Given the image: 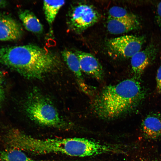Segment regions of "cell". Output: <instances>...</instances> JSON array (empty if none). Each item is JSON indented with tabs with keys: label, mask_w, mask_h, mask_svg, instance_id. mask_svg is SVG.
Masks as SVG:
<instances>
[{
	"label": "cell",
	"mask_w": 161,
	"mask_h": 161,
	"mask_svg": "<svg viewBox=\"0 0 161 161\" xmlns=\"http://www.w3.org/2000/svg\"><path fill=\"white\" fill-rule=\"evenodd\" d=\"M157 161V160H142V161Z\"/></svg>",
	"instance_id": "obj_21"
},
{
	"label": "cell",
	"mask_w": 161,
	"mask_h": 161,
	"mask_svg": "<svg viewBox=\"0 0 161 161\" xmlns=\"http://www.w3.org/2000/svg\"><path fill=\"white\" fill-rule=\"evenodd\" d=\"M19 24L8 15L0 13V41H11L19 39L22 31Z\"/></svg>",
	"instance_id": "obj_8"
},
{
	"label": "cell",
	"mask_w": 161,
	"mask_h": 161,
	"mask_svg": "<svg viewBox=\"0 0 161 161\" xmlns=\"http://www.w3.org/2000/svg\"><path fill=\"white\" fill-rule=\"evenodd\" d=\"M139 26L138 19L126 20L108 18L107 22L108 30L114 34L126 33L137 29Z\"/></svg>",
	"instance_id": "obj_11"
},
{
	"label": "cell",
	"mask_w": 161,
	"mask_h": 161,
	"mask_svg": "<svg viewBox=\"0 0 161 161\" xmlns=\"http://www.w3.org/2000/svg\"><path fill=\"white\" fill-rule=\"evenodd\" d=\"M146 95L139 79H127L104 88L94 100L93 110L101 118H116L135 110Z\"/></svg>",
	"instance_id": "obj_1"
},
{
	"label": "cell",
	"mask_w": 161,
	"mask_h": 161,
	"mask_svg": "<svg viewBox=\"0 0 161 161\" xmlns=\"http://www.w3.org/2000/svg\"><path fill=\"white\" fill-rule=\"evenodd\" d=\"M7 2L5 1L0 0V8H3L6 7Z\"/></svg>",
	"instance_id": "obj_18"
},
{
	"label": "cell",
	"mask_w": 161,
	"mask_h": 161,
	"mask_svg": "<svg viewBox=\"0 0 161 161\" xmlns=\"http://www.w3.org/2000/svg\"><path fill=\"white\" fill-rule=\"evenodd\" d=\"M108 18L117 19H138L135 15L128 12L123 8L118 6H114L111 7L108 11Z\"/></svg>",
	"instance_id": "obj_15"
},
{
	"label": "cell",
	"mask_w": 161,
	"mask_h": 161,
	"mask_svg": "<svg viewBox=\"0 0 161 161\" xmlns=\"http://www.w3.org/2000/svg\"><path fill=\"white\" fill-rule=\"evenodd\" d=\"M61 55L69 69L76 78L80 88L85 93H89L88 86L83 77L79 59L77 55L75 52L66 49L62 52Z\"/></svg>",
	"instance_id": "obj_10"
},
{
	"label": "cell",
	"mask_w": 161,
	"mask_h": 161,
	"mask_svg": "<svg viewBox=\"0 0 161 161\" xmlns=\"http://www.w3.org/2000/svg\"><path fill=\"white\" fill-rule=\"evenodd\" d=\"M141 129L144 135L148 138H161V114L152 112L147 115L142 121Z\"/></svg>",
	"instance_id": "obj_9"
},
{
	"label": "cell",
	"mask_w": 161,
	"mask_h": 161,
	"mask_svg": "<svg viewBox=\"0 0 161 161\" xmlns=\"http://www.w3.org/2000/svg\"><path fill=\"white\" fill-rule=\"evenodd\" d=\"M59 63L56 54L36 45L0 46V64L28 78L41 79Z\"/></svg>",
	"instance_id": "obj_2"
},
{
	"label": "cell",
	"mask_w": 161,
	"mask_h": 161,
	"mask_svg": "<svg viewBox=\"0 0 161 161\" xmlns=\"http://www.w3.org/2000/svg\"><path fill=\"white\" fill-rule=\"evenodd\" d=\"M156 80L157 91L159 93L161 94V66L157 70Z\"/></svg>",
	"instance_id": "obj_16"
},
{
	"label": "cell",
	"mask_w": 161,
	"mask_h": 161,
	"mask_svg": "<svg viewBox=\"0 0 161 161\" xmlns=\"http://www.w3.org/2000/svg\"><path fill=\"white\" fill-rule=\"evenodd\" d=\"M2 77L1 75L0 74V87L2 83Z\"/></svg>",
	"instance_id": "obj_20"
},
{
	"label": "cell",
	"mask_w": 161,
	"mask_h": 161,
	"mask_svg": "<svg viewBox=\"0 0 161 161\" xmlns=\"http://www.w3.org/2000/svg\"><path fill=\"white\" fill-rule=\"evenodd\" d=\"M65 3L64 0L44 1V15L47 22L49 24L54 21L59 10Z\"/></svg>",
	"instance_id": "obj_14"
},
{
	"label": "cell",
	"mask_w": 161,
	"mask_h": 161,
	"mask_svg": "<svg viewBox=\"0 0 161 161\" xmlns=\"http://www.w3.org/2000/svg\"><path fill=\"white\" fill-rule=\"evenodd\" d=\"M145 41L144 36L126 35L109 40L107 43V46L115 55L131 58L141 50Z\"/></svg>",
	"instance_id": "obj_5"
},
{
	"label": "cell",
	"mask_w": 161,
	"mask_h": 161,
	"mask_svg": "<svg viewBox=\"0 0 161 161\" xmlns=\"http://www.w3.org/2000/svg\"><path fill=\"white\" fill-rule=\"evenodd\" d=\"M157 53L156 47L151 43L131 58V69L135 78H139L145 69L154 61Z\"/></svg>",
	"instance_id": "obj_6"
},
{
	"label": "cell",
	"mask_w": 161,
	"mask_h": 161,
	"mask_svg": "<svg viewBox=\"0 0 161 161\" xmlns=\"http://www.w3.org/2000/svg\"><path fill=\"white\" fill-rule=\"evenodd\" d=\"M156 17L157 23L161 29V1L157 5Z\"/></svg>",
	"instance_id": "obj_17"
},
{
	"label": "cell",
	"mask_w": 161,
	"mask_h": 161,
	"mask_svg": "<svg viewBox=\"0 0 161 161\" xmlns=\"http://www.w3.org/2000/svg\"><path fill=\"white\" fill-rule=\"evenodd\" d=\"M4 94L3 90L0 87V103L3 99L4 95Z\"/></svg>",
	"instance_id": "obj_19"
},
{
	"label": "cell",
	"mask_w": 161,
	"mask_h": 161,
	"mask_svg": "<svg viewBox=\"0 0 161 161\" xmlns=\"http://www.w3.org/2000/svg\"><path fill=\"white\" fill-rule=\"evenodd\" d=\"M26 112L33 121L40 125L55 127L64 125L56 108L39 92H31L25 104Z\"/></svg>",
	"instance_id": "obj_3"
},
{
	"label": "cell",
	"mask_w": 161,
	"mask_h": 161,
	"mask_svg": "<svg viewBox=\"0 0 161 161\" xmlns=\"http://www.w3.org/2000/svg\"><path fill=\"white\" fill-rule=\"evenodd\" d=\"M0 161H47L37 160L28 157L20 150L9 148L0 151Z\"/></svg>",
	"instance_id": "obj_13"
},
{
	"label": "cell",
	"mask_w": 161,
	"mask_h": 161,
	"mask_svg": "<svg viewBox=\"0 0 161 161\" xmlns=\"http://www.w3.org/2000/svg\"><path fill=\"white\" fill-rule=\"evenodd\" d=\"M18 16L28 31L36 33H40L43 32L42 25L32 12L27 10H21L18 13Z\"/></svg>",
	"instance_id": "obj_12"
},
{
	"label": "cell",
	"mask_w": 161,
	"mask_h": 161,
	"mask_svg": "<svg viewBox=\"0 0 161 161\" xmlns=\"http://www.w3.org/2000/svg\"><path fill=\"white\" fill-rule=\"evenodd\" d=\"M75 53L78 58L82 71L97 80H101L103 78V68L95 56L79 50L76 51Z\"/></svg>",
	"instance_id": "obj_7"
},
{
	"label": "cell",
	"mask_w": 161,
	"mask_h": 161,
	"mask_svg": "<svg viewBox=\"0 0 161 161\" xmlns=\"http://www.w3.org/2000/svg\"><path fill=\"white\" fill-rule=\"evenodd\" d=\"M100 16L93 6L80 4L73 7L69 15L68 24L77 33L84 31L98 22Z\"/></svg>",
	"instance_id": "obj_4"
}]
</instances>
